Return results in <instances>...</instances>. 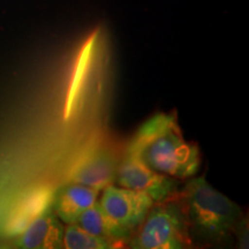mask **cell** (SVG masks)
<instances>
[{"label": "cell", "mask_w": 249, "mask_h": 249, "mask_svg": "<svg viewBox=\"0 0 249 249\" xmlns=\"http://www.w3.org/2000/svg\"><path fill=\"white\" fill-rule=\"evenodd\" d=\"M126 154L177 180L194 177L201 165L198 147L183 139L174 114H156L145 121L134 134Z\"/></svg>", "instance_id": "obj_1"}, {"label": "cell", "mask_w": 249, "mask_h": 249, "mask_svg": "<svg viewBox=\"0 0 249 249\" xmlns=\"http://www.w3.org/2000/svg\"><path fill=\"white\" fill-rule=\"evenodd\" d=\"M192 241L218 244L238 231L240 208L214 189L204 177L194 178L180 189L178 197Z\"/></svg>", "instance_id": "obj_2"}, {"label": "cell", "mask_w": 249, "mask_h": 249, "mask_svg": "<svg viewBox=\"0 0 249 249\" xmlns=\"http://www.w3.org/2000/svg\"><path fill=\"white\" fill-rule=\"evenodd\" d=\"M193 244L177 198L154 203L128 245L135 249H179Z\"/></svg>", "instance_id": "obj_3"}, {"label": "cell", "mask_w": 249, "mask_h": 249, "mask_svg": "<svg viewBox=\"0 0 249 249\" xmlns=\"http://www.w3.org/2000/svg\"><path fill=\"white\" fill-rule=\"evenodd\" d=\"M116 182L124 188L144 193L155 203L177 198L180 192L177 179L149 169L128 154L119 161Z\"/></svg>", "instance_id": "obj_4"}, {"label": "cell", "mask_w": 249, "mask_h": 249, "mask_svg": "<svg viewBox=\"0 0 249 249\" xmlns=\"http://www.w3.org/2000/svg\"><path fill=\"white\" fill-rule=\"evenodd\" d=\"M154 203L144 193L112 183L103 189L98 205L111 220L133 236Z\"/></svg>", "instance_id": "obj_5"}, {"label": "cell", "mask_w": 249, "mask_h": 249, "mask_svg": "<svg viewBox=\"0 0 249 249\" xmlns=\"http://www.w3.org/2000/svg\"><path fill=\"white\" fill-rule=\"evenodd\" d=\"M54 192L48 187H38L18 198L2 220L1 233L6 238H15L52 203Z\"/></svg>", "instance_id": "obj_6"}, {"label": "cell", "mask_w": 249, "mask_h": 249, "mask_svg": "<svg viewBox=\"0 0 249 249\" xmlns=\"http://www.w3.org/2000/svg\"><path fill=\"white\" fill-rule=\"evenodd\" d=\"M119 160L108 149H97L86 156L71 172L73 182L88 186L96 191H103L105 187L116 181Z\"/></svg>", "instance_id": "obj_7"}, {"label": "cell", "mask_w": 249, "mask_h": 249, "mask_svg": "<svg viewBox=\"0 0 249 249\" xmlns=\"http://www.w3.org/2000/svg\"><path fill=\"white\" fill-rule=\"evenodd\" d=\"M64 231L62 222L50 205L21 234L15 236L13 246L23 249L64 248Z\"/></svg>", "instance_id": "obj_8"}, {"label": "cell", "mask_w": 249, "mask_h": 249, "mask_svg": "<svg viewBox=\"0 0 249 249\" xmlns=\"http://www.w3.org/2000/svg\"><path fill=\"white\" fill-rule=\"evenodd\" d=\"M97 196L96 189L71 181L54 192L51 208L64 224H76L81 214L96 203Z\"/></svg>", "instance_id": "obj_9"}, {"label": "cell", "mask_w": 249, "mask_h": 249, "mask_svg": "<svg viewBox=\"0 0 249 249\" xmlns=\"http://www.w3.org/2000/svg\"><path fill=\"white\" fill-rule=\"evenodd\" d=\"M76 224L80 227H82L85 231L89 232L90 234L107 241L112 246V248L128 245L129 240L132 239L130 233L118 226L113 220H111L107 214L103 213L98 203H95L81 214Z\"/></svg>", "instance_id": "obj_10"}, {"label": "cell", "mask_w": 249, "mask_h": 249, "mask_svg": "<svg viewBox=\"0 0 249 249\" xmlns=\"http://www.w3.org/2000/svg\"><path fill=\"white\" fill-rule=\"evenodd\" d=\"M64 248L67 249H108L112 246L98 236L90 234L77 224H70L64 231Z\"/></svg>", "instance_id": "obj_11"}]
</instances>
